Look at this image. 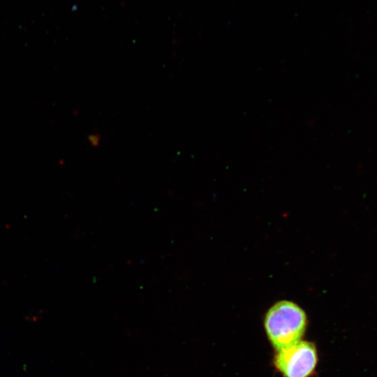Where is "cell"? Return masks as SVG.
Here are the masks:
<instances>
[{
  "mask_svg": "<svg viewBox=\"0 0 377 377\" xmlns=\"http://www.w3.org/2000/svg\"><path fill=\"white\" fill-rule=\"evenodd\" d=\"M318 360L315 344L301 340L278 350L274 364L283 377H309L314 372Z\"/></svg>",
  "mask_w": 377,
  "mask_h": 377,
  "instance_id": "7a4b0ae2",
  "label": "cell"
},
{
  "mask_svg": "<svg viewBox=\"0 0 377 377\" xmlns=\"http://www.w3.org/2000/svg\"><path fill=\"white\" fill-rule=\"evenodd\" d=\"M307 316L297 303L281 300L273 304L264 317L268 340L278 351L301 341L307 327Z\"/></svg>",
  "mask_w": 377,
  "mask_h": 377,
  "instance_id": "6da1fadb",
  "label": "cell"
}]
</instances>
